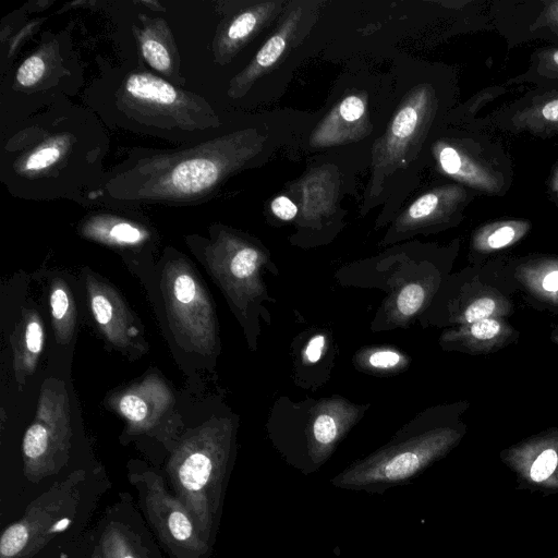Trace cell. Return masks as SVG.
<instances>
[{
	"instance_id": "cell-1",
	"label": "cell",
	"mask_w": 558,
	"mask_h": 558,
	"mask_svg": "<svg viewBox=\"0 0 558 558\" xmlns=\"http://www.w3.org/2000/svg\"><path fill=\"white\" fill-rule=\"evenodd\" d=\"M250 150L245 134L233 133L190 148L143 156L112 174L104 191L123 202H199L244 165Z\"/></svg>"
},
{
	"instance_id": "cell-2",
	"label": "cell",
	"mask_w": 558,
	"mask_h": 558,
	"mask_svg": "<svg viewBox=\"0 0 558 558\" xmlns=\"http://www.w3.org/2000/svg\"><path fill=\"white\" fill-rule=\"evenodd\" d=\"M234 425L218 418L187 434L174 448L167 474L175 496L191 513L201 537L209 544L219 520L231 465Z\"/></svg>"
},
{
	"instance_id": "cell-3",
	"label": "cell",
	"mask_w": 558,
	"mask_h": 558,
	"mask_svg": "<svg viewBox=\"0 0 558 558\" xmlns=\"http://www.w3.org/2000/svg\"><path fill=\"white\" fill-rule=\"evenodd\" d=\"M446 430L422 428L418 418L400 429L386 445L353 461L330 480L337 488L372 494L411 483L450 448Z\"/></svg>"
},
{
	"instance_id": "cell-4",
	"label": "cell",
	"mask_w": 558,
	"mask_h": 558,
	"mask_svg": "<svg viewBox=\"0 0 558 558\" xmlns=\"http://www.w3.org/2000/svg\"><path fill=\"white\" fill-rule=\"evenodd\" d=\"M117 104L129 119L158 131L205 132L218 125L203 97L144 71L125 77Z\"/></svg>"
},
{
	"instance_id": "cell-5",
	"label": "cell",
	"mask_w": 558,
	"mask_h": 558,
	"mask_svg": "<svg viewBox=\"0 0 558 558\" xmlns=\"http://www.w3.org/2000/svg\"><path fill=\"white\" fill-rule=\"evenodd\" d=\"M439 170L475 193L505 195L513 183L512 162L502 146L482 130H460L435 142Z\"/></svg>"
},
{
	"instance_id": "cell-6",
	"label": "cell",
	"mask_w": 558,
	"mask_h": 558,
	"mask_svg": "<svg viewBox=\"0 0 558 558\" xmlns=\"http://www.w3.org/2000/svg\"><path fill=\"white\" fill-rule=\"evenodd\" d=\"M85 472L77 470L34 499L0 537V558H32L77 514Z\"/></svg>"
},
{
	"instance_id": "cell-7",
	"label": "cell",
	"mask_w": 558,
	"mask_h": 558,
	"mask_svg": "<svg viewBox=\"0 0 558 558\" xmlns=\"http://www.w3.org/2000/svg\"><path fill=\"white\" fill-rule=\"evenodd\" d=\"M72 435L68 392L62 381L50 379L41 386L35 418L23 437L25 477L39 483L57 474L70 458Z\"/></svg>"
},
{
	"instance_id": "cell-8",
	"label": "cell",
	"mask_w": 558,
	"mask_h": 558,
	"mask_svg": "<svg viewBox=\"0 0 558 558\" xmlns=\"http://www.w3.org/2000/svg\"><path fill=\"white\" fill-rule=\"evenodd\" d=\"M161 290L170 327L187 349L210 354L217 345V322L211 299L192 266L184 259L169 262Z\"/></svg>"
},
{
	"instance_id": "cell-9",
	"label": "cell",
	"mask_w": 558,
	"mask_h": 558,
	"mask_svg": "<svg viewBox=\"0 0 558 558\" xmlns=\"http://www.w3.org/2000/svg\"><path fill=\"white\" fill-rule=\"evenodd\" d=\"M361 415L359 408L341 398L322 400L304 430L278 446L287 463L307 475L325 464Z\"/></svg>"
},
{
	"instance_id": "cell-10",
	"label": "cell",
	"mask_w": 558,
	"mask_h": 558,
	"mask_svg": "<svg viewBox=\"0 0 558 558\" xmlns=\"http://www.w3.org/2000/svg\"><path fill=\"white\" fill-rule=\"evenodd\" d=\"M205 260L227 298L241 311L266 296L260 269L263 250L228 231H220L205 250Z\"/></svg>"
},
{
	"instance_id": "cell-11",
	"label": "cell",
	"mask_w": 558,
	"mask_h": 558,
	"mask_svg": "<svg viewBox=\"0 0 558 558\" xmlns=\"http://www.w3.org/2000/svg\"><path fill=\"white\" fill-rule=\"evenodd\" d=\"M141 488L142 506L157 537L173 558H204L209 551L197 532L195 522L184 506L166 488L163 480L154 472L132 476Z\"/></svg>"
},
{
	"instance_id": "cell-12",
	"label": "cell",
	"mask_w": 558,
	"mask_h": 558,
	"mask_svg": "<svg viewBox=\"0 0 558 558\" xmlns=\"http://www.w3.org/2000/svg\"><path fill=\"white\" fill-rule=\"evenodd\" d=\"M470 129H497L538 137L558 134V87L532 88L489 116L475 119ZM471 124L469 126H471Z\"/></svg>"
},
{
	"instance_id": "cell-13",
	"label": "cell",
	"mask_w": 558,
	"mask_h": 558,
	"mask_svg": "<svg viewBox=\"0 0 558 558\" xmlns=\"http://www.w3.org/2000/svg\"><path fill=\"white\" fill-rule=\"evenodd\" d=\"M85 284L93 317L106 339L129 353L146 351L138 323L120 294L93 276H86Z\"/></svg>"
},
{
	"instance_id": "cell-14",
	"label": "cell",
	"mask_w": 558,
	"mask_h": 558,
	"mask_svg": "<svg viewBox=\"0 0 558 558\" xmlns=\"http://www.w3.org/2000/svg\"><path fill=\"white\" fill-rule=\"evenodd\" d=\"M438 108V99L432 87L421 86L411 92L390 122L383 142L381 157L392 161L404 155Z\"/></svg>"
},
{
	"instance_id": "cell-15",
	"label": "cell",
	"mask_w": 558,
	"mask_h": 558,
	"mask_svg": "<svg viewBox=\"0 0 558 558\" xmlns=\"http://www.w3.org/2000/svg\"><path fill=\"white\" fill-rule=\"evenodd\" d=\"M475 196V192L459 184L438 186L416 198L400 216L397 227L409 231L449 218L461 211Z\"/></svg>"
},
{
	"instance_id": "cell-16",
	"label": "cell",
	"mask_w": 558,
	"mask_h": 558,
	"mask_svg": "<svg viewBox=\"0 0 558 558\" xmlns=\"http://www.w3.org/2000/svg\"><path fill=\"white\" fill-rule=\"evenodd\" d=\"M142 27L135 29L144 60L169 81L182 85L180 58L173 35L163 19L140 14Z\"/></svg>"
},
{
	"instance_id": "cell-17",
	"label": "cell",
	"mask_w": 558,
	"mask_h": 558,
	"mask_svg": "<svg viewBox=\"0 0 558 558\" xmlns=\"http://www.w3.org/2000/svg\"><path fill=\"white\" fill-rule=\"evenodd\" d=\"M171 401L168 388L159 380L146 379L123 392L117 407L120 413L137 430L150 428Z\"/></svg>"
},
{
	"instance_id": "cell-18",
	"label": "cell",
	"mask_w": 558,
	"mask_h": 558,
	"mask_svg": "<svg viewBox=\"0 0 558 558\" xmlns=\"http://www.w3.org/2000/svg\"><path fill=\"white\" fill-rule=\"evenodd\" d=\"M276 10L275 2L255 4L220 26L213 45L215 61L229 62Z\"/></svg>"
},
{
	"instance_id": "cell-19",
	"label": "cell",
	"mask_w": 558,
	"mask_h": 558,
	"mask_svg": "<svg viewBox=\"0 0 558 558\" xmlns=\"http://www.w3.org/2000/svg\"><path fill=\"white\" fill-rule=\"evenodd\" d=\"M13 368L20 390L26 378L34 373L45 343L40 316L34 310H24L11 336Z\"/></svg>"
},
{
	"instance_id": "cell-20",
	"label": "cell",
	"mask_w": 558,
	"mask_h": 558,
	"mask_svg": "<svg viewBox=\"0 0 558 558\" xmlns=\"http://www.w3.org/2000/svg\"><path fill=\"white\" fill-rule=\"evenodd\" d=\"M296 22L298 17L295 14H292L284 21L281 27L267 39L248 66L232 80L229 95L239 97L245 94L254 81L280 59L295 31Z\"/></svg>"
},
{
	"instance_id": "cell-21",
	"label": "cell",
	"mask_w": 558,
	"mask_h": 558,
	"mask_svg": "<svg viewBox=\"0 0 558 558\" xmlns=\"http://www.w3.org/2000/svg\"><path fill=\"white\" fill-rule=\"evenodd\" d=\"M83 233L106 244L131 246L144 242L148 234L137 225L116 217H97L89 220Z\"/></svg>"
},
{
	"instance_id": "cell-22",
	"label": "cell",
	"mask_w": 558,
	"mask_h": 558,
	"mask_svg": "<svg viewBox=\"0 0 558 558\" xmlns=\"http://www.w3.org/2000/svg\"><path fill=\"white\" fill-rule=\"evenodd\" d=\"M532 84L533 88L558 87V45L535 49L526 70L508 80L505 85Z\"/></svg>"
},
{
	"instance_id": "cell-23",
	"label": "cell",
	"mask_w": 558,
	"mask_h": 558,
	"mask_svg": "<svg viewBox=\"0 0 558 558\" xmlns=\"http://www.w3.org/2000/svg\"><path fill=\"white\" fill-rule=\"evenodd\" d=\"M49 306L56 340L68 344L74 333L76 310L69 286L62 279H56L50 286Z\"/></svg>"
},
{
	"instance_id": "cell-24",
	"label": "cell",
	"mask_w": 558,
	"mask_h": 558,
	"mask_svg": "<svg viewBox=\"0 0 558 558\" xmlns=\"http://www.w3.org/2000/svg\"><path fill=\"white\" fill-rule=\"evenodd\" d=\"M70 140L60 136L44 141L17 161V173L29 178L46 174L65 157Z\"/></svg>"
},
{
	"instance_id": "cell-25",
	"label": "cell",
	"mask_w": 558,
	"mask_h": 558,
	"mask_svg": "<svg viewBox=\"0 0 558 558\" xmlns=\"http://www.w3.org/2000/svg\"><path fill=\"white\" fill-rule=\"evenodd\" d=\"M99 546L102 558H146L144 548L122 523L108 524L101 533Z\"/></svg>"
},
{
	"instance_id": "cell-26",
	"label": "cell",
	"mask_w": 558,
	"mask_h": 558,
	"mask_svg": "<svg viewBox=\"0 0 558 558\" xmlns=\"http://www.w3.org/2000/svg\"><path fill=\"white\" fill-rule=\"evenodd\" d=\"M527 35L558 45V0L539 1V9L529 23Z\"/></svg>"
},
{
	"instance_id": "cell-27",
	"label": "cell",
	"mask_w": 558,
	"mask_h": 558,
	"mask_svg": "<svg viewBox=\"0 0 558 558\" xmlns=\"http://www.w3.org/2000/svg\"><path fill=\"white\" fill-rule=\"evenodd\" d=\"M425 296L426 292L421 283L405 284L391 301L392 317L401 322L413 317L423 306Z\"/></svg>"
},
{
	"instance_id": "cell-28",
	"label": "cell",
	"mask_w": 558,
	"mask_h": 558,
	"mask_svg": "<svg viewBox=\"0 0 558 558\" xmlns=\"http://www.w3.org/2000/svg\"><path fill=\"white\" fill-rule=\"evenodd\" d=\"M508 92V86L492 85L478 90L451 114V121L463 122L470 125L475 120V114L485 106Z\"/></svg>"
},
{
	"instance_id": "cell-29",
	"label": "cell",
	"mask_w": 558,
	"mask_h": 558,
	"mask_svg": "<svg viewBox=\"0 0 558 558\" xmlns=\"http://www.w3.org/2000/svg\"><path fill=\"white\" fill-rule=\"evenodd\" d=\"M525 229V221H499L487 227L481 240L488 248L497 250L513 242Z\"/></svg>"
},
{
	"instance_id": "cell-30",
	"label": "cell",
	"mask_w": 558,
	"mask_h": 558,
	"mask_svg": "<svg viewBox=\"0 0 558 558\" xmlns=\"http://www.w3.org/2000/svg\"><path fill=\"white\" fill-rule=\"evenodd\" d=\"M405 357L389 348L372 349L363 354L362 364L365 368L376 372H391L405 366Z\"/></svg>"
},
{
	"instance_id": "cell-31",
	"label": "cell",
	"mask_w": 558,
	"mask_h": 558,
	"mask_svg": "<svg viewBox=\"0 0 558 558\" xmlns=\"http://www.w3.org/2000/svg\"><path fill=\"white\" fill-rule=\"evenodd\" d=\"M365 112L366 104L364 99L357 95H350L338 104L328 121H342L337 124L340 128L352 126L363 118Z\"/></svg>"
},
{
	"instance_id": "cell-32",
	"label": "cell",
	"mask_w": 558,
	"mask_h": 558,
	"mask_svg": "<svg viewBox=\"0 0 558 558\" xmlns=\"http://www.w3.org/2000/svg\"><path fill=\"white\" fill-rule=\"evenodd\" d=\"M47 64L43 52L31 54L19 66L15 80L21 87L35 86L46 73Z\"/></svg>"
},
{
	"instance_id": "cell-33",
	"label": "cell",
	"mask_w": 558,
	"mask_h": 558,
	"mask_svg": "<svg viewBox=\"0 0 558 558\" xmlns=\"http://www.w3.org/2000/svg\"><path fill=\"white\" fill-rule=\"evenodd\" d=\"M495 302L492 299L483 298L473 302L464 312V319L468 323H475L487 318L495 310Z\"/></svg>"
},
{
	"instance_id": "cell-34",
	"label": "cell",
	"mask_w": 558,
	"mask_h": 558,
	"mask_svg": "<svg viewBox=\"0 0 558 558\" xmlns=\"http://www.w3.org/2000/svg\"><path fill=\"white\" fill-rule=\"evenodd\" d=\"M500 330L497 320L484 318L471 325L470 332L473 337L481 340L494 338Z\"/></svg>"
},
{
	"instance_id": "cell-35",
	"label": "cell",
	"mask_w": 558,
	"mask_h": 558,
	"mask_svg": "<svg viewBox=\"0 0 558 558\" xmlns=\"http://www.w3.org/2000/svg\"><path fill=\"white\" fill-rule=\"evenodd\" d=\"M271 210L281 220H292L298 213L296 205L287 196H278L271 202Z\"/></svg>"
},
{
	"instance_id": "cell-36",
	"label": "cell",
	"mask_w": 558,
	"mask_h": 558,
	"mask_svg": "<svg viewBox=\"0 0 558 558\" xmlns=\"http://www.w3.org/2000/svg\"><path fill=\"white\" fill-rule=\"evenodd\" d=\"M326 338L324 335L314 336L305 348V357L308 362H317L323 354L325 348Z\"/></svg>"
},
{
	"instance_id": "cell-37",
	"label": "cell",
	"mask_w": 558,
	"mask_h": 558,
	"mask_svg": "<svg viewBox=\"0 0 558 558\" xmlns=\"http://www.w3.org/2000/svg\"><path fill=\"white\" fill-rule=\"evenodd\" d=\"M547 192L553 203L558 207V161L550 170L547 180Z\"/></svg>"
},
{
	"instance_id": "cell-38",
	"label": "cell",
	"mask_w": 558,
	"mask_h": 558,
	"mask_svg": "<svg viewBox=\"0 0 558 558\" xmlns=\"http://www.w3.org/2000/svg\"><path fill=\"white\" fill-rule=\"evenodd\" d=\"M542 286L546 291H558V270L551 271L550 274L546 275Z\"/></svg>"
},
{
	"instance_id": "cell-39",
	"label": "cell",
	"mask_w": 558,
	"mask_h": 558,
	"mask_svg": "<svg viewBox=\"0 0 558 558\" xmlns=\"http://www.w3.org/2000/svg\"><path fill=\"white\" fill-rule=\"evenodd\" d=\"M90 558H102V554H101V549H100V546L97 545L94 550H93V554L90 556Z\"/></svg>"
},
{
	"instance_id": "cell-40",
	"label": "cell",
	"mask_w": 558,
	"mask_h": 558,
	"mask_svg": "<svg viewBox=\"0 0 558 558\" xmlns=\"http://www.w3.org/2000/svg\"><path fill=\"white\" fill-rule=\"evenodd\" d=\"M553 558H558V555H557V556H555V557H553Z\"/></svg>"
}]
</instances>
